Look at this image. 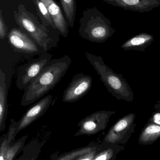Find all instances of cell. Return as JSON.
Here are the masks:
<instances>
[{"label": "cell", "mask_w": 160, "mask_h": 160, "mask_svg": "<svg viewBox=\"0 0 160 160\" xmlns=\"http://www.w3.org/2000/svg\"><path fill=\"white\" fill-rule=\"evenodd\" d=\"M92 83L93 79L91 76L82 73L76 74L64 91L63 102L78 101L89 92L92 87Z\"/></svg>", "instance_id": "ba28073f"}, {"label": "cell", "mask_w": 160, "mask_h": 160, "mask_svg": "<svg viewBox=\"0 0 160 160\" xmlns=\"http://www.w3.org/2000/svg\"><path fill=\"white\" fill-rule=\"evenodd\" d=\"M148 122L160 126V111H156L152 114Z\"/></svg>", "instance_id": "d6986e66"}, {"label": "cell", "mask_w": 160, "mask_h": 160, "mask_svg": "<svg viewBox=\"0 0 160 160\" xmlns=\"http://www.w3.org/2000/svg\"><path fill=\"white\" fill-rule=\"evenodd\" d=\"M14 16L20 29L30 36L46 51L57 47L60 35L58 31L49 29V27L40 23L37 18L29 12L23 4H19L18 11H14Z\"/></svg>", "instance_id": "7a4b0ae2"}, {"label": "cell", "mask_w": 160, "mask_h": 160, "mask_svg": "<svg viewBox=\"0 0 160 160\" xmlns=\"http://www.w3.org/2000/svg\"><path fill=\"white\" fill-rule=\"evenodd\" d=\"M80 22L79 35L90 42L104 43L116 32L111 20L96 7L85 9Z\"/></svg>", "instance_id": "277c9868"}, {"label": "cell", "mask_w": 160, "mask_h": 160, "mask_svg": "<svg viewBox=\"0 0 160 160\" xmlns=\"http://www.w3.org/2000/svg\"><path fill=\"white\" fill-rule=\"evenodd\" d=\"M160 138V126L148 122L139 136L138 142L143 145H150Z\"/></svg>", "instance_id": "5bb4252c"}, {"label": "cell", "mask_w": 160, "mask_h": 160, "mask_svg": "<svg viewBox=\"0 0 160 160\" xmlns=\"http://www.w3.org/2000/svg\"><path fill=\"white\" fill-rule=\"evenodd\" d=\"M154 109L156 111H160V98L159 100L157 102V103L154 105Z\"/></svg>", "instance_id": "ffe728a7"}, {"label": "cell", "mask_w": 160, "mask_h": 160, "mask_svg": "<svg viewBox=\"0 0 160 160\" xmlns=\"http://www.w3.org/2000/svg\"><path fill=\"white\" fill-rule=\"evenodd\" d=\"M136 115L130 113L118 119L104 138L105 144L125 145L135 132Z\"/></svg>", "instance_id": "8992f818"}, {"label": "cell", "mask_w": 160, "mask_h": 160, "mask_svg": "<svg viewBox=\"0 0 160 160\" xmlns=\"http://www.w3.org/2000/svg\"><path fill=\"white\" fill-rule=\"evenodd\" d=\"M8 111L7 102V88L6 83L5 74L0 70V126H4Z\"/></svg>", "instance_id": "9a60e30c"}, {"label": "cell", "mask_w": 160, "mask_h": 160, "mask_svg": "<svg viewBox=\"0 0 160 160\" xmlns=\"http://www.w3.org/2000/svg\"><path fill=\"white\" fill-rule=\"evenodd\" d=\"M7 37L9 45L17 52L32 55H40L48 52L20 28H12L8 32Z\"/></svg>", "instance_id": "52a82bcc"}, {"label": "cell", "mask_w": 160, "mask_h": 160, "mask_svg": "<svg viewBox=\"0 0 160 160\" xmlns=\"http://www.w3.org/2000/svg\"><path fill=\"white\" fill-rule=\"evenodd\" d=\"M154 39V36L150 34L141 33L128 39L122 44L121 48L125 51L144 52Z\"/></svg>", "instance_id": "4fadbf2b"}, {"label": "cell", "mask_w": 160, "mask_h": 160, "mask_svg": "<svg viewBox=\"0 0 160 160\" xmlns=\"http://www.w3.org/2000/svg\"><path fill=\"white\" fill-rule=\"evenodd\" d=\"M107 4L139 13L149 12L160 6V0H102Z\"/></svg>", "instance_id": "8fae6325"}, {"label": "cell", "mask_w": 160, "mask_h": 160, "mask_svg": "<svg viewBox=\"0 0 160 160\" xmlns=\"http://www.w3.org/2000/svg\"><path fill=\"white\" fill-rule=\"evenodd\" d=\"M71 63V59L68 55L52 59L39 76L24 89L21 105L28 106L53 89L64 77Z\"/></svg>", "instance_id": "6da1fadb"}, {"label": "cell", "mask_w": 160, "mask_h": 160, "mask_svg": "<svg viewBox=\"0 0 160 160\" xmlns=\"http://www.w3.org/2000/svg\"><path fill=\"white\" fill-rule=\"evenodd\" d=\"M115 112L101 110L91 114L80 122L81 132H96L105 129Z\"/></svg>", "instance_id": "9c48e42d"}, {"label": "cell", "mask_w": 160, "mask_h": 160, "mask_svg": "<svg viewBox=\"0 0 160 160\" xmlns=\"http://www.w3.org/2000/svg\"><path fill=\"white\" fill-rule=\"evenodd\" d=\"M45 4L60 34L64 37L68 36L69 26L61 7L55 0H40Z\"/></svg>", "instance_id": "7c38bea8"}, {"label": "cell", "mask_w": 160, "mask_h": 160, "mask_svg": "<svg viewBox=\"0 0 160 160\" xmlns=\"http://www.w3.org/2000/svg\"><path fill=\"white\" fill-rule=\"evenodd\" d=\"M85 55L100 77V79L113 97L118 100H125L128 102L133 101V91L123 75L114 72L105 64L101 56L88 52H85Z\"/></svg>", "instance_id": "3957f363"}, {"label": "cell", "mask_w": 160, "mask_h": 160, "mask_svg": "<svg viewBox=\"0 0 160 160\" xmlns=\"http://www.w3.org/2000/svg\"><path fill=\"white\" fill-rule=\"evenodd\" d=\"M52 59V55L48 52L39 55L36 59L22 65L18 70L16 86L18 89L24 90L41 73Z\"/></svg>", "instance_id": "5b68a950"}, {"label": "cell", "mask_w": 160, "mask_h": 160, "mask_svg": "<svg viewBox=\"0 0 160 160\" xmlns=\"http://www.w3.org/2000/svg\"><path fill=\"white\" fill-rule=\"evenodd\" d=\"M81 160H91V159L90 158H85L83 159H82Z\"/></svg>", "instance_id": "44dd1931"}, {"label": "cell", "mask_w": 160, "mask_h": 160, "mask_svg": "<svg viewBox=\"0 0 160 160\" xmlns=\"http://www.w3.org/2000/svg\"><path fill=\"white\" fill-rule=\"evenodd\" d=\"M3 15V11L2 9H0V38L1 39H4L8 34V27Z\"/></svg>", "instance_id": "ac0fdd59"}, {"label": "cell", "mask_w": 160, "mask_h": 160, "mask_svg": "<svg viewBox=\"0 0 160 160\" xmlns=\"http://www.w3.org/2000/svg\"><path fill=\"white\" fill-rule=\"evenodd\" d=\"M52 95L45 96L29 108L18 122L17 131L24 128L36 119L43 115L49 108L52 102Z\"/></svg>", "instance_id": "30bf717a"}, {"label": "cell", "mask_w": 160, "mask_h": 160, "mask_svg": "<svg viewBox=\"0 0 160 160\" xmlns=\"http://www.w3.org/2000/svg\"><path fill=\"white\" fill-rule=\"evenodd\" d=\"M69 26L72 28L76 18L77 5L76 0H60Z\"/></svg>", "instance_id": "2e32d148"}, {"label": "cell", "mask_w": 160, "mask_h": 160, "mask_svg": "<svg viewBox=\"0 0 160 160\" xmlns=\"http://www.w3.org/2000/svg\"><path fill=\"white\" fill-rule=\"evenodd\" d=\"M32 1L35 6L39 18H40V19L42 21V23L48 27H51L53 29L57 30L53 20L52 19L49 13L45 4L40 0H32Z\"/></svg>", "instance_id": "e0dca14e"}]
</instances>
